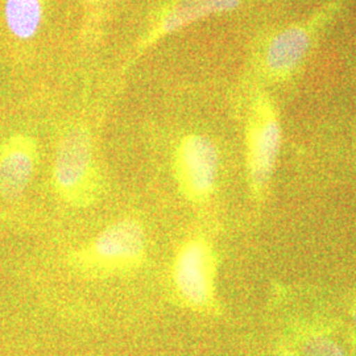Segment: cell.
<instances>
[{
    "label": "cell",
    "mask_w": 356,
    "mask_h": 356,
    "mask_svg": "<svg viewBox=\"0 0 356 356\" xmlns=\"http://www.w3.org/2000/svg\"><path fill=\"white\" fill-rule=\"evenodd\" d=\"M219 166L216 144L204 135H189L178 145L175 173L179 189L191 201H204L214 189Z\"/></svg>",
    "instance_id": "obj_3"
},
{
    "label": "cell",
    "mask_w": 356,
    "mask_h": 356,
    "mask_svg": "<svg viewBox=\"0 0 356 356\" xmlns=\"http://www.w3.org/2000/svg\"><path fill=\"white\" fill-rule=\"evenodd\" d=\"M307 356H346L343 348L327 338H314L306 344Z\"/></svg>",
    "instance_id": "obj_10"
},
{
    "label": "cell",
    "mask_w": 356,
    "mask_h": 356,
    "mask_svg": "<svg viewBox=\"0 0 356 356\" xmlns=\"http://www.w3.org/2000/svg\"><path fill=\"white\" fill-rule=\"evenodd\" d=\"M38 164V144L24 134H15L0 145V197L20 198L33 177Z\"/></svg>",
    "instance_id": "obj_5"
},
{
    "label": "cell",
    "mask_w": 356,
    "mask_h": 356,
    "mask_svg": "<svg viewBox=\"0 0 356 356\" xmlns=\"http://www.w3.org/2000/svg\"><path fill=\"white\" fill-rule=\"evenodd\" d=\"M309 35L302 28H289L268 47L267 65L273 73H288L300 64L309 48Z\"/></svg>",
    "instance_id": "obj_7"
},
{
    "label": "cell",
    "mask_w": 356,
    "mask_h": 356,
    "mask_svg": "<svg viewBox=\"0 0 356 356\" xmlns=\"http://www.w3.org/2000/svg\"><path fill=\"white\" fill-rule=\"evenodd\" d=\"M56 191L73 206L90 204L99 193L92 141L86 128H70L61 138L53 169Z\"/></svg>",
    "instance_id": "obj_2"
},
{
    "label": "cell",
    "mask_w": 356,
    "mask_h": 356,
    "mask_svg": "<svg viewBox=\"0 0 356 356\" xmlns=\"http://www.w3.org/2000/svg\"><path fill=\"white\" fill-rule=\"evenodd\" d=\"M280 140V126L276 118L260 110L252 122L248 140L250 175L257 191H261L272 176Z\"/></svg>",
    "instance_id": "obj_6"
},
{
    "label": "cell",
    "mask_w": 356,
    "mask_h": 356,
    "mask_svg": "<svg viewBox=\"0 0 356 356\" xmlns=\"http://www.w3.org/2000/svg\"><path fill=\"white\" fill-rule=\"evenodd\" d=\"M147 254V236L140 223L124 219L102 232L74 256L81 270L95 276L128 273L140 267Z\"/></svg>",
    "instance_id": "obj_1"
},
{
    "label": "cell",
    "mask_w": 356,
    "mask_h": 356,
    "mask_svg": "<svg viewBox=\"0 0 356 356\" xmlns=\"http://www.w3.org/2000/svg\"><path fill=\"white\" fill-rule=\"evenodd\" d=\"M214 259L201 239L185 243L173 266V284L178 297L191 307H206L213 298Z\"/></svg>",
    "instance_id": "obj_4"
},
{
    "label": "cell",
    "mask_w": 356,
    "mask_h": 356,
    "mask_svg": "<svg viewBox=\"0 0 356 356\" xmlns=\"http://www.w3.org/2000/svg\"><path fill=\"white\" fill-rule=\"evenodd\" d=\"M241 4V0H181L168 13L159 26V33L166 35L214 13H229Z\"/></svg>",
    "instance_id": "obj_8"
},
{
    "label": "cell",
    "mask_w": 356,
    "mask_h": 356,
    "mask_svg": "<svg viewBox=\"0 0 356 356\" xmlns=\"http://www.w3.org/2000/svg\"><path fill=\"white\" fill-rule=\"evenodd\" d=\"M42 0H6L4 20L7 29L17 40H31L42 23Z\"/></svg>",
    "instance_id": "obj_9"
},
{
    "label": "cell",
    "mask_w": 356,
    "mask_h": 356,
    "mask_svg": "<svg viewBox=\"0 0 356 356\" xmlns=\"http://www.w3.org/2000/svg\"><path fill=\"white\" fill-rule=\"evenodd\" d=\"M355 321H356V314H355Z\"/></svg>",
    "instance_id": "obj_11"
}]
</instances>
